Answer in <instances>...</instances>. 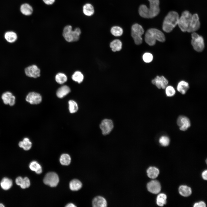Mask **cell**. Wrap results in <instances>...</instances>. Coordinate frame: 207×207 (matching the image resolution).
Masks as SVG:
<instances>
[{
  "label": "cell",
  "instance_id": "obj_46",
  "mask_svg": "<svg viewBox=\"0 0 207 207\" xmlns=\"http://www.w3.org/2000/svg\"><path fill=\"white\" fill-rule=\"evenodd\" d=\"M66 207H76V206H75L74 204L72 203H70L66 205Z\"/></svg>",
  "mask_w": 207,
  "mask_h": 207
},
{
  "label": "cell",
  "instance_id": "obj_41",
  "mask_svg": "<svg viewBox=\"0 0 207 207\" xmlns=\"http://www.w3.org/2000/svg\"><path fill=\"white\" fill-rule=\"evenodd\" d=\"M206 206L205 203L202 201L195 203L193 206L194 207H206Z\"/></svg>",
  "mask_w": 207,
  "mask_h": 207
},
{
  "label": "cell",
  "instance_id": "obj_37",
  "mask_svg": "<svg viewBox=\"0 0 207 207\" xmlns=\"http://www.w3.org/2000/svg\"><path fill=\"white\" fill-rule=\"evenodd\" d=\"M175 90L172 86H169L166 87L165 93L168 97H172L175 93Z\"/></svg>",
  "mask_w": 207,
  "mask_h": 207
},
{
  "label": "cell",
  "instance_id": "obj_11",
  "mask_svg": "<svg viewBox=\"0 0 207 207\" xmlns=\"http://www.w3.org/2000/svg\"><path fill=\"white\" fill-rule=\"evenodd\" d=\"M26 100L30 104H37L41 102L42 97L39 93L32 92L29 93L27 95Z\"/></svg>",
  "mask_w": 207,
  "mask_h": 207
},
{
  "label": "cell",
  "instance_id": "obj_32",
  "mask_svg": "<svg viewBox=\"0 0 207 207\" xmlns=\"http://www.w3.org/2000/svg\"><path fill=\"white\" fill-rule=\"evenodd\" d=\"M110 32L111 34L114 36L118 37L122 35L123 30L122 28L120 26H114L111 28Z\"/></svg>",
  "mask_w": 207,
  "mask_h": 207
},
{
  "label": "cell",
  "instance_id": "obj_3",
  "mask_svg": "<svg viewBox=\"0 0 207 207\" xmlns=\"http://www.w3.org/2000/svg\"><path fill=\"white\" fill-rule=\"evenodd\" d=\"M179 17L178 13L176 12H170L164 20L162 26L163 30L167 33L171 32L177 25Z\"/></svg>",
  "mask_w": 207,
  "mask_h": 207
},
{
  "label": "cell",
  "instance_id": "obj_29",
  "mask_svg": "<svg viewBox=\"0 0 207 207\" xmlns=\"http://www.w3.org/2000/svg\"><path fill=\"white\" fill-rule=\"evenodd\" d=\"M60 163L62 165H68L71 162V159L70 156L68 154H62L60 158Z\"/></svg>",
  "mask_w": 207,
  "mask_h": 207
},
{
  "label": "cell",
  "instance_id": "obj_13",
  "mask_svg": "<svg viewBox=\"0 0 207 207\" xmlns=\"http://www.w3.org/2000/svg\"><path fill=\"white\" fill-rule=\"evenodd\" d=\"M148 190L154 194H157L160 191L161 187L160 183L157 180H153L147 184Z\"/></svg>",
  "mask_w": 207,
  "mask_h": 207
},
{
  "label": "cell",
  "instance_id": "obj_7",
  "mask_svg": "<svg viewBox=\"0 0 207 207\" xmlns=\"http://www.w3.org/2000/svg\"><path fill=\"white\" fill-rule=\"evenodd\" d=\"M59 182L58 175L56 173L53 172L47 173L43 179V182L45 184L52 187L56 186Z\"/></svg>",
  "mask_w": 207,
  "mask_h": 207
},
{
  "label": "cell",
  "instance_id": "obj_24",
  "mask_svg": "<svg viewBox=\"0 0 207 207\" xmlns=\"http://www.w3.org/2000/svg\"><path fill=\"white\" fill-rule=\"evenodd\" d=\"M82 187V183L79 180L74 179L70 183L69 187L70 189L73 191H78Z\"/></svg>",
  "mask_w": 207,
  "mask_h": 207
},
{
  "label": "cell",
  "instance_id": "obj_19",
  "mask_svg": "<svg viewBox=\"0 0 207 207\" xmlns=\"http://www.w3.org/2000/svg\"><path fill=\"white\" fill-rule=\"evenodd\" d=\"M131 33L141 36L144 33V30L142 26L137 23L133 24L131 27Z\"/></svg>",
  "mask_w": 207,
  "mask_h": 207
},
{
  "label": "cell",
  "instance_id": "obj_35",
  "mask_svg": "<svg viewBox=\"0 0 207 207\" xmlns=\"http://www.w3.org/2000/svg\"><path fill=\"white\" fill-rule=\"evenodd\" d=\"M69 110L70 113H74L77 111L78 107L76 103L72 100H70L68 102Z\"/></svg>",
  "mask_w": 207,
  "mask_h": 207
},
{
  "label": "cell",
  "instance_id": "obj_9",
  "mask_svg": "<svg viewBox=\"0 0 207 207\" xmlns=\"http://www.w3.org/2000/svg\"><path fill=\"white\" fill-rule=\"evenodd\" d=\"M102 134L106 135L109 134L114 127V124L112 121L109 119H105L101 122L99 125Z\"/></svg>",
  "mask_w": 207,
  "mask_h": 207
},
{
  "label": "cell",
  "instance_id": "obj_23",
  "mask_svg": "<svg viewBox=\"0 0 207 207\" xmlns=\"http://www.w3.org/2000/svg\"><path fill=\"white\" fill-rule=\"evenodd\" d=\"M110 47L113 52L120 51L122 48V42L118 39L114 40L110 43Z\"/></svg>",
  "mask_w": 207,
  "mask_h": 207
},
{
  "label": "cell",
  "instance_id": "obj_20",
  "mask_svg": "<svg viewBox=\"0 0 207 207\" xmlns=\"http://www.w3.org/2000/svg\"><path fill=\"white\" fill-rule=\"evenodd\" d=\"M13 182L12 180L7 177L3 178L0 182V185L2 189L7 190L12 186Z\"/></svg>",
  "mask_w": 207,
  "mask_h": 207
},
{
  "label": "cell",
  "instance_id": "obj_38",
  "mask_svg": "<svg viewBox=\"0 0 207 207\" xmlns=\"http://www.w3.org/2000/svg\"><path fill=\"white\" fill-rule=\"evenodd\" d=\"M142 57L144 61L147 63L152 62L153 59V56L152 54L149 53H145L143 55Z\"/></svg>",
  "mask_w": 207,
  "mask_h": 207
},
{
  "label": "cell",
  "instance_id": "obj_16",
  "mask_svg": "<svg viewBox=\"0 0 207 207\" xmlns=\"http://www.w3.org/2000/svg\"><path fill=\"white\" fill-rule=\"evenodd\" d=\"M5 40L8 43H12L15 42L18 39V36L16 33L12 31H9L6 32L4 35Z\"/></svg>",
  "mask_w": 207,
  "mask_h": 207
},
{
  "label": "cell",
  "instance_id": "obj_5",
  "mask_svg": "<svg viewBox=\"0 0 207 207\" xmlns=\"http://www.w3.org/2000/svg\"><path fill=\"white\" fill-rule=\"evenodd\" d=\"M192 14L188 11L183 12L179 17L178 24L181 30L187 32L191 22Z\"/></svg>",
  "mask_w": 207,
  "mask_h": 207
},
{
  "label": "cell",
  "instance_id": "obj_36",
  "mask_svg": "<svg viewBox=\"0 0 207 207\" xmlns=\"http://www.w3.org/2000/svg\"><path fill=\"white\" fill-rule=\"evenodd\" d=\"M159 142L163 146H166L170 143V139L167 136H162L159 139Z\"/></svg>",
  "mask_w": 207,
  "mask_h": 207
},
{
  "label": "cell",
  "instance_id": "obj_30",
  "mask_svg": "<svg viewBox=\"0 0 207 207\" xmlns=\"http://www.w3.org/2000/svg\"><path fill=\"white\" fill-rule=\"evenodd\" d=\"M72 78L74 81L80 83L83 81L84 76L81 72L76 71L73 74Z\"/></svg>",
  "mask_w": 207,
  "mask_h": 207
},
{
  "label": "cell",
  "instance_id": "obj_22",
  "mask_svg": "<svg viewBox=\"0 0 207 207\" xmlns=\"http://www.w3.org/2000/svg\"><path fill=\"white\" fill-rule=\"evenodd\" d=\"M29 167L31 170L35 171L37 174H40L42 172L41 166L36 161H33L31 162L29 164Z\"/></svg>",
  "mask_w": 207,
  "mask_h": 207
},
{
  "label": "cell",
  "instance_id": "obj_31",
  "mask_svg": "<svg viewBox=\"0 0 207 207\" xmlns=\"http://www.w3.org/2000/svg\"><path fill=\"white\" fill-rule=\"evenodd\" d=\"M166 196L164 193H160L157 197L156 203L157 204L162 206L166 204Z\"/></svg>",
  "mask_w": 207,
  "mask_h": 207
},
{
  "label": "cell",
  "instance_id": "obj_8",
  "mask_svg": "<svg viewBox=\"0 0 207 207\" xmlns=\"http://www.w3.org/2000/svg\"><path fill=\"white\" fill-rule=\"evenodd\" d=\"M25 75L28 77L36 78L40 76V70L34 64L29 66L24 70Z\"/></svg>",
  "mask_w": 207,
  "mask_h": 207
},
{
  "label": "cell",
  "instance_id": "obj_10",
  "mask_svg": "<svg viewBox=\"0 0 207 207\" xmlns=\"http://www.w3.org/2000/svg\"><path fill=\"white\" fill-rule=\"evenodd\" d=\"M199 17L197 14H192L191 20L187 32H193L197 30L200 26Z\"/></svg>",
  "mask_w": 207,
  "mask_h": 207
},
{
  "label": "cell",
  "instance_id": "obj_21",
  "mask_svg": "<svg viewBox=\"0 0 207 207\" xmlns=\"http://www.w3.org/2000/svg\"><path fill=\"white\" fill-rule=\"evenodd\" d=\"M83 11L85 15L91 16L94 14V9L93 6L91 4L87 3L83 5Z\"/></svg>",
  "mask_w": 207,
  "mask_h": 207
},
{
  "label": "cell",
  "instance_id": "obj_6",
  "mask_svg": "<svg viewBox=\"0 0 207 207\" xmlns=\"http://www.w3.org/2000/svg\"><path fill=\"white\" fill-rule=\"evenodd\" d=\"M191 44L194 49L196 51L200 52L204 48V43L203 37L195 32L191 34Z\"/></svg>",
  "mask_w": 207,
  "mask_h": 207
},
{
  "label": "cell",
  "instance_id": "obj_34",
  "mask_svg": "<svg viewBox=\"0 0 207 207\" xmlns=\"http://www.w3.org/2000/svg\"><path fill=\"white\" fill-rule=\"evenodd\" d=\"M13 95L12 93L9 91L4 93L1 96V98L4 103L5 104H8L9 100Z\"/></svg>",
  "mask_w": 207,
  "mask_h": 207
},
{
  "label": "cell",
  "instance_id": "obj_26",
  "mask_svg": "<svg viewBox=\"0 0 207 207\" xmlns=\"http://www.w3.org/2000/svg\"><path fill=\"white\" fill-rule=\"evenodd\" d=\"M179 193L184 197H187L191 193L192 191L190 187L186 185H181L179 188Z\"/></svg>",
  "mask_w": 207,
  "mask_h": 207
},
{
  "label": "cell",
  "instance_id": "obj_12",
  "mask_svg": "<svg viewBox=\"0 0 207 207\" xmlns=\"http://www.w3.org/2000/svg\"><path fill=\"white\" fill-rule=\"evenodd\" d=\"M177 123L180 129L182 131H186L191 126L189 119L187 117L183 116H181L178 117Z\"/></svg>",
  "mask_w": 207,
  "mask_h": 207
},
{
  "label": "cell",
  "instance_id": "obj_27",
  "mask_svg": "<svg viewBox=\"0 0 207 207\" xmlns=\"http://www.w3.org/2000/svg\"><path fill=\"white\" fill-rule=\"evenodd\" d=\"M19 146L25 150H29L32 147V143L29 139L25 138L22 141H20L18 144Z\"/></svg>",
  "mask_w": 207,
  "mask_h": 207
},
{
  "label": "cell",
  "instance_id": "obj_39",
  "mask_svg": "<svg viewBox=\"0 0 207 207\" xmlns=\"http://www.w3.org/2000/svg\"><path fill=\"white\" fill-rule=\"evenodd\" d=\"M131 35L136 45H139L142 43V39L141 36L137 35L131 33Z\"/></svg>",
  "mask_w": 207,
  "mask_h": 207
},
{
  "label": "cell",
  "instance_id": "obj_47",
  "mask_svg": "<svg viewBox=\"0 0 207 207\" xmlns=\"http://www.w3.org/2000/svg\"><path fill=\"white\" fill-rule=\"evenodd\" d=\"M5 206L2 203H0V207H3Z\"/></svg>",
  "mask_w": 207,
  "mask_h": 207
},
{
  "label": "cell",
  "instance_id": "obj_1",
  "mask_svg": "<svg viewBox=\"0 0 207 207\" xmlns=\"http://www.w3.org/2000/svg\"><path fill=\"white\" fill-rule=\"evenodd\" d=\"M150 3L148 8L145 5H140L139 13L140 16L145 18H152L157 16L160 12L159 0H148Z\"/></svg>",
  "mask_w": 207,
  "mask_h": 207
},
{
  "label": "cell",
  "instance_id": "obj_18",
  "mask_svg": "<svg viewBox=\"0 0 207 207\" xmlns=\"http://www.w3.org/2000/svg\"><path fill=\"white\" fill-rule=\"evenodd\" d=\"M189 88V84L184 81H181L178 84L177 87V90L182 94H185Z\"/></svg>",
  "mask_w": 207,
  "mask_h": 207
},
{
  "label": "cell",
  "instance_id": "obj_42",
  "mask_svg": "<svg viewBox=\"0 0 207 207\" xmlns=\"http://www.w3.org/2000/svg\"><path fill=\"white\" fill-rule=\"evenodd\" d=\"M23 178L21 177H17L15 181V182L16 184L19 186L22 184L23 181Z\"/></svg>",
  "mask_w": 207,
  "mask_h": 207
},
{
  "label": "cell",
  "instance_id": "obj_2",
  "mask_svg": "<svg viewBox=\"0 0 207 207\" xmlns=\"http://www.w3.org/2000/svg\"><path fill=\"white\" fill-rule=\"evenodd\" d=\"M145 40L146 43L150 46L154 45L157 40L163 42L165 40L164 34L160 30L155 28H151L146 32Z\"/></svg>",
  "mask_w": 207,
  "mask_h": 207
},
{
  "label": "cell",
  "instance_id": "obj_43",
  "mask_svg": "<svg viewBox=\"0 0 207 207\" xmlns=\"http://www.w3.org/2000/svg\"><path fill=\"white\" fill-rule=\"evenodd\" d=\"M16 98L13 95L9 100V104L10 106H14L15 103Z\"/></svg>",
  "mask_w": 207,
  "mask_h": 207
},
{
  "label": "cell",
  "instance_id": "obj_4",
  "mask_svg": "<svg viewBox=\"0 0 207 207\" xmlns=\"http://www.w3.org/2000/svg\"><path fill=\"white\" fill-rule=\"evenodd\" d=\"M81 33V30L79 28H76L73 30L71 26L68 25L64 27L62 34L66 41L72 42L78 41Z\"/></svg>",
  "mask_w": 207,
  "mask_h": 207
},
{
  "label": "cell",
  "instance_id": "obj_45",
  "mask_svg": "<svg viewBox=\"0 0 207 207\" xmlns=\"http://www.w3.org/2000/svg\"><path fill=\"white\" fill-rule=\"evenodd\" d=\"M207 170H206L203 171L202 173V176L203 178L205 180L207 179Z\"/></svg>",
  "mask_w": 207,
  "mask_h": 207
},
{
  "label": "cell",
  "instance_id": "obj_15",
  "mask_svg": "<svg viewBox=\"0 0 207 207\" xmlns=\"http://www.w3.org/2000/svg\"><path fill=\"white\" fill-rule=\"evenodd\" d=\"M92 204L94 207H105L107 205L106 199L100 196L95 197L93 200Z\"/></svg>",
  "mask_w": 207,
  "mask_h": 207
},
{
  "label": "cell",
  "instance_id": "obj_33",
  "mask_svg": "<svg viewBox=\"0 0 207 207\" xmlns=\"http://www.w3.org/2000/svg\"><path fill=\"white\" fill-rule=\"evenodd\" d=\"M55 79L57 83L61 84L66 82L67 78L66 75L64 74L59 73L55 76Z\"/></svg>",
  "mask_w": 207,
  "mask_h": 207
},
{
  "label": "cell",
  "instance_id": "obj_17",
  "mask_svg": "<svg viewBox=\"0 0 207 207\" xmlns=\"http://www.w3.org/2000/svg\"><path fill=\"white\" fill-rule=\"evenodd\" d=\"M70 91V88L65 85L60 87L57 90L56 95L60 98H62L67 95Z\"/></svg>",
  "mask_w": 207,
  "mask_h": 207
},
{
  "label": "cell",
  "instance_id": "obj_14",
  "mask_svg": "<svg viewBox=\"0 0 207 207\" xmlns=\"http://www.w3.org/2000/svg\"><path fill=\"white\" fill-rule=\"evenodd\" d=\"M152 83L158 89H164L168 84V80L163 76H157L152 81Z\"/></svg>",
  "mask_w": 207,
  "mask_h": 207
},
{
  "label": "cell",
  "instance_id": "obj_28",
  "mask_svg": "<svg viewBox=\"0 0 207 207\" xmlns=\"http://www.w3.org/2000/svg\"><path fill=\"white\" fill-rule=\"evenodd\" d=\"M20 11L23 14L26 16H29L32 13L33 9L32 7L29 4L25 3L21 6Z\"/></svg>",
  "mask_w": 207,
  "mask_h": 207
},
{
  "label": "cell",
  "instance_id": "obj_40",
  "mask_svg": "<svg viewBox=\"0 0 207 207\" xmlns=\"http://www.w3.org/2000/svg\"><path fill=\"white\" fill-rule=\"evenodd\" d=\"M30 184L29 179L27 177H26L23 179L22 183L20 186L22 189H24L29 187Z\"/></svg>",
  "mask_w": 207,
  "mask_h": 207
},
{
  "label": "cell",
  "instance_id": "obj_25",
  "mask_svg": "<svg viewBox=\"0 0 207 207\" xmlns=\"http://www.w3.org/2000/svg\"><path fill=\"white\" fill-rule=\"evenodd\" d=\"M147 173L149 177L154 179L158 177L159 171L158 169L155 167H150L147 170Z\"/></svg>",
  "mask_w": 207,
  "mask_h": 207
},
{
  "label": "cell",
  "instance_id": "obj_44",
  "mask_svg": "<svg viewBox=\"0 0 207 207\" xmlns=\"http://www.w3.org/2000/svg\"><path fill=\"white\" fill-rule=\"evenodd\" d=\"M45 3L47 5L53 4L55 2V0H43Z\"/></svg>",
  "mask_w": 207,
  "mask_h": 207
}]
</instances>
